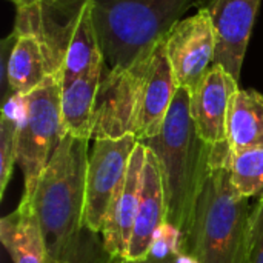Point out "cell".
Segmentation results:
<instances>
[{"instance_id":"cell-1","label":"cell","mask_w":263,"mask_h":263,"mask_svg":"<svg viewBox=\"0 0 263 263\" xmlns=\"http://www.w3.org/2000/svg\"><path fill=\"white\" fill-rule=\"evenodd\" d=\"M140 143L153 151L159 162L166 223L179 231L183 243L213 166L233 154L230 143L210 145L200 139L191 117V94L185 88L177 89L159 134Z\"/></svg>"},{"instance_id":"cell-2","label":"cell","mask_w":263,"mask_h":263,"mask_svg":"<svg viewBox=\"0 0 263 263\" xmlns=\"http://www.w3.org/2000/svg\"><path fill=\"white\" fill-rule=\"evenodd\" d=\"M88 145V139L65 134L31 194L52 263L72 256L85 230Z\"/></svg>"},{"instance_id":"cell-3","label":"cell","mask_w":263,"mask_h":263,"mask_svg":"<svg viewBox=\"0 0 263 263\" xmlns=\"http://www.w3.org/2000/svg\"><path fill=\"white\" fill-rule=\"evenodd\" d=\"M230 160L213 166L182 243V253L196 263H247L253 210L231 182Z\"/></svg>"},{"instance_id":"cell-4","label":"cell","mask_w":263,"mask_h":263,"mask_svg":"<svg viewBox=\"0 0 263 263\" xmlns=\"http://www.w3.org/2000/svg\"><path fill=\"white\" fill-rule=\"evenodd\" d=\"M194 5L196 0H92L105 68H129Z\"/></svg>"},{"instance_id":"cell-5","label":"cell","mask_w":263,"mask_h":263,"mask_svg":"<svg viewBox=\"0 0 263 263\" xmlns=\"http://www.w3.org/2000/svg\"><path fill=\"white\" fill-rule=\"evenodd\" d=\"M62 80L49 76L37 89L22 96V123L17 165L25 180L23 194L31 196L52 153L66 134L62 122Z\"/></svg>"},{"instance_id":"cell-6","label":"cell","mask_w":263,"mask_h":263,"mask_svg":"<svg viewBox=\"0 0 263 263\" xmlns=\"http://www.w3.org/2000/svg\"><path fill=\"white\" fill-rule=\"evenodd\" d=\"M137 143L139 140L134 134L94 140L86 171L83 211V227L86 231L102 233L108 211L126 179L129 160Z\"/></svg>"},{"instance_id":"cell-7","label":"cell","mask_w":263,"mask_h":263,"mask_svg":"<svg viewBox=\"0 0 263 263\" xmlns=\"http://www.w3.org/2000/svg\"><path fill=\"white\" fill-rule=\"evenodd\" d=\"M91 0H39L17 8L14 31L39 40L46 55L51 76L62 80V68L69 43L77 31L85 8Z\"/></svg>"},{"instance_id":"cell-8","label":"cell","mask_w":263,"mask_h":263,"mask_svg":"<svg viewBox=\"0 0 263 263\" xmlns=\"http://www.w3.org/2000/svg\"><path fill=\"white\" fill-rule=\"evenodd\" d=\"M179 88L194 94L216 62V32L205 11L177 22L163 37Z\"/></svg>"},{"instance_id":"cell-9","label":"cell","mask_w":263,"mask_h":263,"mask_svg":"<svg viewBox=\"0 0 263 263\" xmlns=\"http://www.w3.org/2000/svg\"><path fill=\"white\" fill-rule=\"evenodd\" d=\"M139 66V103L134 136L145 140L159 134L179 89L168 60L165 39L157 40L133 62Z\"/></svg>"},{"instance_id":"cell-10","label":"cell","mask_w":263,"mask_h":263,"mask_svg":"<svg viewBox=\"0 0 263 263\" xmlns=\"http://www.w3.org/2000/svg\"><path fill=\"white\" fill-rule=\"evenodd\" d=\"M139 66L103 71L96 100L92 139H119L134 134L139 103Z\"/></svg>"},{"instance_id":"cell-11","label":"cell","mask_w":263,"mask_h":263,"mask_svg":"<svg viewBox=\"0 0 263 263\" xmlns=\"http://www.w3.org/2000/svg\"><path fill=\"white\" fill-rule=\"evenodd\" d=\"M262 0H196L197 11H205L216 32V62L236 80L240 71L251 31Z\"/></svg>"},{"instance_id":"cell-12","label":"cell","mask_w":263,"mask_h":263,"mask_svg":"<svg viewBox=\"0 0 263 263\" xmlns=\"http://www.w3.org/2000/svg\"><path fill=\"white\" fill-rule=\"evenodd\" d=\"M237 91L239 80L223 66L214 65L197 91L191 94V117L203 142L210 145L228 142V112Z\"/></svg>"},{"instance_id":"cell-13","label":"cell","mask_w":263,"mask_h":263,"mask_svg":"<svg viewBox=\"0 0 263 263\" xmlns=\"http://www.w3.org/2000/svg\"><path fill=\"white\" fill-rule=\"evenodd\" d=\"M146 151V146L139 142L133 151L126 179L108 211L102 230V245L108 256H126L139 208Z\"/></svg>"},{"instance_id":"cell-14","label":"cell","mask_w":263,"mask_h":263,"mask_svg":"<svg viewBox=\"0 0 263 263\" xmlns=\"http://www.w3.org/2000/svg\"><path fill=\"white\" fill-rule=\"evenodd\" d=\"M148 149V148H146ZM166 223V202L159 162L153 151H146L142 174V190L134 230L128 245V259L146 257L156 242V236Z\"/></svg>"},{"instance_id":"cell-15","label":"cell","mask_w":263,"mask_h":263,"mask_svg":"<svg viewBox=\"0 0 263 263\" xmlns=\"http://www.w3.org/2000/svg\"><path fill=\"white\" fill-rule=\"evenodd\" d=\"M0 242L14 263H52L31 196L0 220Z\"/></svg>"},{"instance_id":"cell-16","label":"cell","mask_w":263,"mask_h":263,"mask_svg":"<svg viewBox=\"0 0 263 263\" xmlns=\"http://www.w3.org/2000/svg\"><path fill=\"white\" fill-rule=\"evenodd\" d=\"M105 62L94 65L86 74L62 86L60 108L66 134L80 139H92L94 111Z\"/></svg>"},{"instance_id":"cell-17","label":"cell","mask_w":263,"mask_h":263,"mask_svg":"<svg viewBox=\"0 0 263 263\" xmlns=\"http://www.w3.org/2000/svg\"><path fill=\"white\" fill-rule=\"evenodd\" d=\"M228 143L233 154L263 148V94L240 89L233 96L228 112Z\"/></svg>"},{"instance_id":"cell-18","label":"cell","mask_w":263,"mask_h":263,"mask_svg":"<svg viewBox=\"0 0 263 263\" xmlns=\"http://www.w3.org/2000/svg\"><path fill=\"white\" fill-rule=\"evenodd\" d=\"M8 63V94L26 96L37 89L49 76V65L39 40L28 34H18Z\"/></svg>"},{"instance_id":"cell-19","label":"cell","mask_w":263,"mask_h":263,"mask_svg":"<svg viewBox=\"0 0 263 263\" xmlns=\"http://www.w3.org/2000/svg\"><path fill=\"white\" fill-rule=\"evenodd\" d=\"M100 62L105 60H103V52L100 48V42L94 23L92 0H91L85 8L77 31L69 43L65 63L62 68V86L86 74L94 65Z\"/></svg>"},{"instance_id":"cell-20","label":"cell","mask_w":263,"mask_h":263,"mask_svg":"<svg viewBox=\"0 0 263 263\" xmlns=\"http://www.w3.org/2000/svg\"><path fill=\"white\" fill-rule=\"evenodd\" d=\"M20 123L22 96H12L3 103L0 117V197L6 191L14 165H17Z\"/></svg>"},{"instance_id":"cell-21","label":"cell","mask_w":263,"mask_h":263,"mask_svg":"<svg viewBox=\"0 0 263 263\" xmlns=\"http://www.w3.org/2000/svg\"><path fill=\"white\" fill-rule=\"evenodd\" d=\"M230 173L233 185L242 196L263 199V148L233 154Z\"/></svg>"},{"instance_id":"cell-22","label":"cell","mask_w":263,"mask_h":263,"mask_svg":"<svg viewBox=\"0 0 263 263\" xmlns=\"http://www.w3.org/2000/svg\"><path fill=\"white\" fill-rule=\"evenodd\" d=\"M156 237L151 253L143 259H128L125 256H105L102 263H196L194 259L180 251V234L165 223Z\"/></svg>"},{"instance_id":"cell-23","label":"cell","mask_w":263,"mask_h":263,"mask_svg":"<svg viewBox=\"0 0 263 263\" xmlns=\"http://www.w3.org/2000/svg\"><path fill=\"white\" fill-rule=\"evenodd\" d=\"M247 263H263V199L251 213Z\"/></svg>"},{"instance_id":"cell-24","label":"cell","mask_w":263,"mask_h":263,"mask_svg":"<svg viewBox=\"0 0 263 263\" xmlns=\"http://www.w3.org/2000/svg\"><path fill=\"white\" fill-rule=\"evenodd\" d=\"M105 256H106L105 250L102 248L99 251L94 240H91V239L85 240V237H80V242H79L76 251L66 262L63 263H102Z\"/></svg>"},{"instance_id":"cell-25","label":"cell","mask_w":263,"mask_h":263,"mask_svg":"<svg viewBox=\"0 0 263 263\" xmlns=\"http://www.w3.org/2000/svg\"><path fill=\"white\" fill-rule=\"evenodd\" d=\"M8 2L14 3L15 8H23V6H29V5H32V3H35L39 0H8Z\"/></svg>"}]
</instances>
